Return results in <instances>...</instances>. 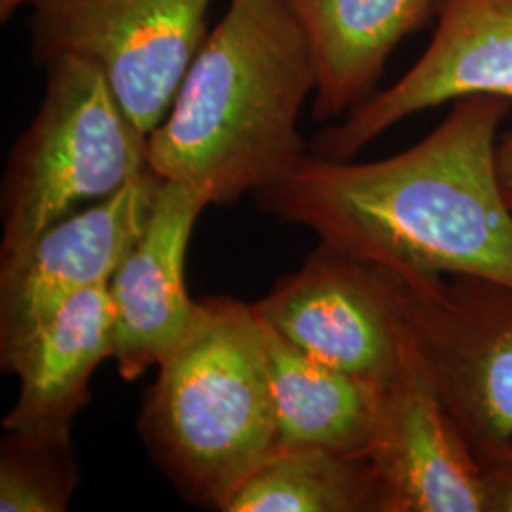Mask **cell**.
<instances>
[{
  "instance_id": "obj_1",
  "label": "cell",
  "mask_w": 512,
  "mask_h": 512,
  "mask_svg": "<svg viewBox=\"0 0 512 512\" xmlns=\"http://www.w3.org/2000/svg\"><path fill=\"white\" fill-rule=\"evenodd\" d=\"M511 105L494 95L459 99L418 145L378 162L308 154L256 200L368 264L512 287V209L495 164Z\"/></svg>"
},
{
  "instance_id": "obj_7",
  "label": "cell",
  "mask_w": 512,
  "mask_h": 512,
  "mask_svg": "<svg viewBox=\"0 0 512 512\" xmlns=\"http://www.w3.org/2000/svg\"><path fill=\"white\" fill-rule=\"evenodd\" d=\"M256 315L313 359L378 385L408 361V340L380 266L321 247L251 304Z\"/></svg>"
},
{
  "instance_id": "obj_16",
  "label": "cell",
  "mask_w": 512,
  "mask_h": 512,
  "mask_svg": "<svg viewBox=\"0 0 512 512\" xmlns=\"http://www.w3.org/2000/svg\"><path fill=\"white\" fill-rule=\"evenodd\" d=\"M71 442L8 433L0 454V511L63 512L76 486Z\"/></svg>"
},
{
  "instance_id": "obj_14",
  "label": "cell",
  "mask_w": 512,
  "mask_h": 512,
  "mask_svg": "<svg viewBox=\"0 0 512 512\" xmlns=\"http://www.w3.org/2000/svg\"><path fill=\"white\" fill-rule=\"evenodd\" d=\"M262 327L279 444L366 454L384 385L325 365Z\"/></svg>"
},
{
  "instance_id": "obj_12",
  "label": "cell",
  "mask_w": 512,
  "mask_h": 512,
  "mask_svg": "<svg viewBox=\"0 0 512 512\" xmlns=\"http://www.w3.org/2000/svg\"><path fill=\"white\" fill-rule=\"evenodd\" d=\"M114 349L109 283L76 294L23 346L4 372L19 380L6 433L71 442L76 414L88 403L93 370Z\"/></svg>"
},
{
  "instance_id": "obj_10",
  "label": "cell",
  "mask_w": 512,
  "mask_h": 512,
  "mask_svg": "<svg viewBox=\"0 0 512 512\" xmlns=\"http://www.w3.org/2000/svg\"><path fill=\"white\" fill-rule=\"evenodd\" d=\"M366 456L384 512H484L480 461L412 351L385 385Z\"/></svg>"
},
{
  "instance_id": "obj_5",
  "label": "cell",
  "mask_w": 512,
  "mask_h": 512,
  "mask_svg": "<svg viewBox=\"0 0 512 512\" xmlns=\"http://www.w3.org/2000/svg\"><path fill=\"white\" fill-rule=\"evenodd\" d=\"M410 351L475 450L512 439V287L380 266Z\"/></svg>"
},
{
  "instance_id": "obj_4",
  "label": "cell",
  "mask_w": 512,
  "mask_h": 512,
  "mask_svg": "<svg viewBox=\"0 0 512 512\" xmlns=\"http://www.w3.org/2000/svg\"><path fill=\"white\" fill-rule=\"evenodd\" d=\"M44 69V99L4 171L0 258L27 247L78 205L101 202L148 171V135L105 74L73 57Z\"/></svg>"
},
{
  "instance_id": "obj_15",
  "label": "cell",
  "mask_w": 512,
  "mask_h": 512,
  "mask_svg": "<svg viewBox=\"0 0 512 512\" xmlns=\"http://www.w3.org/2000/svg\"><path fill=\"white\" fill-rule=\"evenodd\" d=\"M224 512H384L366 454L281 446L224 503Z\"/></svg>"
},
{
  "instance_id": "obj_2",
  "label": "cell",
  "mask_w": 512,
  "mask_h": 512,
  "mask_svg": "<svg viewBox=\"0 0 512 512\" xmlns=\"http://www.w3.org/2000/svg\"><path fill=\"white\" fill-rule=\"evenodd\" d=\"M317 78L283 0H230L184 74L164 122L148 135V169L238 202L287 179L308 156L298 131Z\"/></svg>"
},
{
  "instance_id": "obj_19",
  "label": "cell",
  "mask_w": 512,
  "mask_h": 512,
  "mask_svg": "<svg viewBox=\"0 0 512 512\" xmlns=\"http://www.w3.org/2000/svg\"><path fill=\"white\" fill-rule=\"evenodd\" d=\"M31 0H0V21H8L18 12L19 8L29 6Z\"/></svg>"
},
{
  "instance_id": "obj_13",
  "label": "cell",
  "mask_w": 512,
  "mask_h": 512,
  "mask_svg": "<svg viewBox=\"0 0 512 512\" xmlns=\"http://www.w3.org/2000/svg\"><path fill=\"white\" fill-rule=\"evenodd\" d=\"M315 69L313 114L332 120L368 101L399 42L437 14L440 0H283Z\"/></svg>"
},
{
  "instance_id": "obj_11",
  "label": "cell",
  "mask_w": 512,
  "mask_h": 512,
  "mask_svg": "<svg viewBox=\"0 0 512 512\" xmlns=\"http://www.w3.org/2000/svg\"><path fill=\"white\" fill-rule=\"evenodd\" d=\"M207 205L198 190L160 179L141 236L110 277L112 359L128 382L160 365L192 323L198 302L184 285V256Z\"/></svg>"
},
{
  "instance_id": "obj_8",
  "label": "cell",
  "mask_w": 512,
  "mask_h": 512,
  "mask_svg": "<svg viewBox=\"0 0 512 512\" xmlns=\"http://www.w3.org/2000/svg\"><path fill=\"white\" fill-rule=\"evenodd\" d=\"M160 179L148 169L116 194L46 228L18 253L0 258V365L76 294L107 285L141 236Z\"/></svg>"
},
{
  "instance_id": "obj_6",
  "label": "cell",
  "mask_w": 512,
  "mask_h": 512,
  "mask_svg": "<svg viewBox=\"0 0 512 512\" xmlns=\"http://www.w3.org/2000/svg\"><path fill=\"white\" fill-rule=\"evenodd\" d=\"M211 0H31L33 57H73L105 74L145 135L164 122L207 37Z\"/></svg>"
},
{
  "instance_id": "obj_9",
  "label": "cell",
  "mask_w": 512,
  "mask_h": 512,
  "mask_svg": "<svg viewBox=\"0 0 512 512\" xmlns=\"http://www.w3.org/2000/svg\"><path fill=\"white\" fill-rule=\"evenodd\" d=\"M429 48L389 90L321 131L313 154L349 160L412 114L475 95L512 103V0H440Z\"/></svg>"
},
{
  "instance_id": "obj_3",
  "label": "cell",
  "mask_w": 512,
  "mask_h": 512,
  "mask_svg": "<svg viewBox=\"0 0 512 512\" xmlns=\"http://www.w3.org/2000/svg\"><path fill=\"white\" fill-rule=\"evenodd\" d=\"M158 368L145 442L186 499L222 511L281 446L262 321L234 298L200 300Z\"/></svg>"
},
{
  "instance_id": "obj_18",
  "label": "cell",
  "mask_w": 512,
  "mask_h": 512,
  "mask_svg": "<svg viewBox=\"0 0 512 512\" xmlns=\"http://www.w3.org/2000/svg\"><path fill=\"white\" fill-rule=\"evenodd\" d=\"M495 164H497V175H499L505 200L512 209V131L503 135V139H499L497 152H495Z\"/></svg>"
},
{
  "instance_id": "obj_17",
  "label": "cell",
  "mask_w": 512,
  "mask_h": 512,
  "mask_svg": "<svg viewBox=\"0 0 512 512\" xmlns=\"http://www.w3.org/2000/svg\"><path fill=\"white\" fill-rule=\"evenodd\" d=\"M484 512H512V439L478 456Z\"/></svg>"
}]
</instances>
